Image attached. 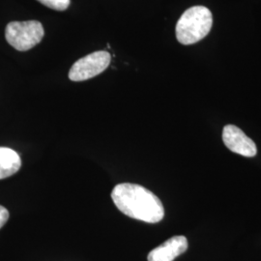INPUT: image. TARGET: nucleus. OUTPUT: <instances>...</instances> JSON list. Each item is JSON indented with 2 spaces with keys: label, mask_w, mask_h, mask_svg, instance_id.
Wrapping results in <instances>:
<instances>
[{
  "label": "nucleus",
  "mask_w": 261,
  "mask_h": 261,
  "mask_svg": "<svg viewBox=\"0 0 261 261\" xmlns=\"http://www.w3.org/2000/svg\"><path fill=\"white\" fill-rule=\"evenodd\" d=\"M43 5L56 11H64L70 5V0H37Z\"/></svg>",
  "instance_id": "6e6552de"
},
{
  "label": "nucleus",
  "mask_w": 261,
  "mask_h": 261,
  "mask_svg": "<svg viewBox=\"0 0 261 261\" xmlns=\"http://www.w3.org/2000/svg\"><path fill=\"white\" fill-rule=\"evenodd\" d=\"M20 167L21 160L15 150L0 147V180L12 176Z\"/></svg>",
  "instance_id": "0eeeda50"
},
{
  "label": "nucleus",
  "mask_w": 261,
  "mask_h": 261,
  "mask_svg": "<svg viewBox=\"0 0 261 261\" xmlns=\"http://www.w3.org/2000/svg\"><path fill=\"white\" fill-rule=\"evenodd\" d=\"M188 240L185 236L171 237L164 244L149 252L148 261H173L188 249Z\"/></svg>",
  "instance_id": "423d86ee"
},
{
  "label": "nucleus",
  "mask_w": 261,
  "mask_h": 261,
  "mask_svg": "<svg viewBox=\"0 0 261 261\" xmlns=\"http://www.w3.org/2000/svg\"><path fill=\"white\" fill-rule=\"evenodd\" d=\"M112 198L123 214L148 224H157L165 216L163 203L144 187L123 183L114 187Z\"/></svg>",
  "instance_id": "f257e3e1"
},
{
  "label": "nucleus",
  "mask_w": 261,
  "mask_h": 261,
  "mask_svg": "<svg viewBox=\"0 0 261 261\" xmlns=\"http://www.w3.org/2000/svg\"><path fill=\"white\" fill-rule=\"evenodd\" d=\"M223 140L228 149L244 157H254L257 153V148L253 140L246 136L240 128L234 125H226L224 127Z\"/></svg>",
  "instance_id": "39448f33"
},
{
  "label": "nucleus",
  "mask_w": 261,
  "mask_h": 261,
  "mask_svg": "<svg viewBox=\"0 0 261 261\" xmlns=\"http://www.w3.org/2000/svg\"><path fill=\"white\" fill-rule=\"evenodd\" d=\"M213 24L211 11L204 6H194L186 10L177 21L175 33L182 45H193L205 38Z\"/></svg>",
  "instance_id": "f03ea898"
},
{
  "label": "nucleus",
  "mask_w": 261,
  "mask_h": 261,
  "mask_svg": "<svg viewBox=\"0 0 261 261\" xmlns=\"http://www.w3.org/2000/svg\"><path fill=\"white\" fill-rule=\"evenodd\" d=\"M112 60L111 54L105 50L95 51L75 62L69 72V79L73 82H84L100 75L109 67Z\"/></svg>",
  "instance_id": "20e7f679"
},
{
  "label": "nucleus",
  "mask_w": 261,
  "mask_h": 261,
  "mask_svg": "<svg viewBox=\"0 0 261 261\" xmlns=\"http://www.w3.org/2000/svg\"><path fill=\"white\" fill-rule=\"evenodd\" d=\"M8 219H9L8 210L5 207L0 205V228L3 227V225L7 223Z\"/></svg>",
  "instance_id": "1a4fd4ad"
},
{
  "label": "nucleus",
  "mask_w": 261,
  "mask_h": 261,
  "mask_svg": "<svg viewBox=\"0 0 261 261\" xmlns=\"http://www.w3.org/2000/svg\"><path fill=\"white\" fill-rule=\"evenodd\" d=\"M45 30L37 20L12 21L5 29L7 42L19 51H27L35 47L44 38Z\"/></svg>",
  "instance_id": "7ed1b4c3"
}]
</instances>
